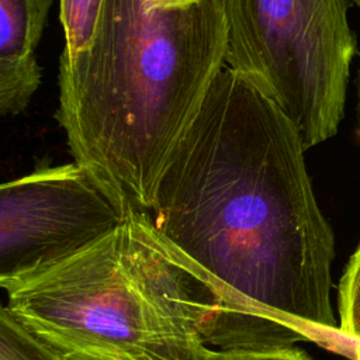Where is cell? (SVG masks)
Masks as SVG:
<instances>
[{"mask_svg":"<svg viewBox=\"0 0 360 360\" xmlns=\"http://www.w3.org/2000/svg\"><path fill=\"white\" fill-rule=\"evenodd\" d=\"M294 122L224 66L174 148L148 215L207 288V345L273 349L339 336L333 231Z\"/></svg>","mask_w":360,"mask_h":360,"instance_id":"1","label":"cell"},{"mask_svg":"<svg viewBox=\"0 0 360 360\" xmlns=\"http://www.w3.org/2000/svg\"><path fill=\"white\" fill-rule=\"evenodd\" d=\"M201 0H148L150 7L158 8H180V7H188L191 4H195Z\"/></svg>","mask_w":360,"mask_h":360,"instance_id":"11","label":"cell"},{"mask_svg":"<svg viewBox=\"0 0 360 360\" xmlns=\"http://www.w3.org/2000/svg\"><path fill=\"white\" fill-rule=\"evenodd\" d=\"M132 215L86 166L39 163L0 187V285L75 256Z\"/></svg>","mask_w":360,"mask_h":360,"instance_id":"5","label":"cell"},{"mask_svg":"<svg viewBox=\"0 0 360 360\" xmlns=\"http://www.w3.org/2000/svg\"><path fill=\"white\" fill-rule=\"evenodd\" d=\"M103 0H59V18L65 46L59 58V75L70 72L90 51Z\"/></svg>","mask_w":360,"mask_h":360,"instance_id":"7","label":"cell"},{"mask_svg":"<svg viewBox=\"0 0 360 360\" xmlns=\"http://www.w3.org/2000/svg\"><path fill=\"white\" fill-rule=\"evenodd\" d=\"M352 357H353L354 360H360V346H354V347L352 349Z\"/></svg>","mask_w":360,"mask_h":360,"instance_id":"12","label":"cell"},{"mask_svg":"<svg viewBox=\"0 0 360 360\" xmlns=\"http://www.w3.org/2000/svg\"><path fill=\"white\" fill-rule=\"evenodd\" d=\"M225 66L297 127L305 149L335 136L357 52L349 0H221Z\"/></svg>","mask_w":360,"mask_h":360,"instance_id":"4","label":"cell"},{"mask_svg":"<svg viewBox=\"0 0 360 360\" xmlns=\"http://www.w3.org/2000/svg\"><path fill=\"white\" fill-rule=\"evenodd\" d=\"M339 336L360 346V242L338 285Z\"/></svg>","mask_w":360,"mask_h":360,"instance_id":"8","label":"cell"},{"mask_svg":"<svg viewBox=\"0 0 360 360\" xmlns=\"http://www.w3.org/2000/svg\"><path fill=\"white\" fill-rule=\"evenodd\" d=\"M349 1H352V3H354L359 8H360V0H349Z\"/></svg>","mask_w":360,"mask_h":360,"instance_id":"14","label":"cell"},{"mask_svg":"<svg viewBox=\"0 0 360 360\" xmlns=\"http://www.w3.org/2000/svg\"><path fill=\"white\" fill-rule=\"evenodd\" d=\"M6 291L8 314L65 360H208L214 352L208 291L148 214Z\"/></svg>","mask_w":360,"mask_h":360,"instance_id":"3","label":"cell"},{"mask_svg":"<svg viewBox=\"0 0 360 360\" xmlns=\"http://www.w3.org/2000/svg\"><path fill=\"white\" fill-rule=\"evenodd\" d=\"M359 121H360V70H359Z\"/></svg>","mask_w":360,"mask_h":360,"instance_id":"13","label":"cell"},{"mask_svg":"<svg viewBox=\"0 0 360 360\" xmlns=\"http://www.w3.org/2000/svg\"><path fill=\"white\" fill-rule=\"evenodd\" d=\"M0 360H65L20 325L3 305L0 309Z\"/></svg>","mask_w":360,"mask_h":360,"instance_id":"9","label":"cell"},{"mask_svg":"<svg viewBox=\"0 0 360 360\" xmlns=\"http://www.w3.org/2000/svg\"><path fill=\"white\" fill-rule=\"evenodd\" d=\"M208 360H314L308 353L295 347L273 349H239V350H214Z\"/></svg>","mask_w":360,"mask_h":360,"instance_id":"10","label":"cell"},{"mask_svg":"<svg viewBox=\"0 0 360 360\" xmlns=\"http://www.w3.org/2000/svg\"><path fill=\"white\" fill-rule=\"evenodd\" d=\"M53 0H0V112L21 114L42 82L35 51Z\"/></svg>","mask_w":360,"mask_h":360,"instance_id":"6","label":"cell"},{"mask_svg":"<svg viewBox=\"0 0 360 360\" xmlns=\"http://www.w3.org/2000/svg\"><path fill=\"white\" fill-rule=\"evenodd\" d=\"M221 0L158 8L103 0L93 45L58 76L56 121L75 162L134 214H148L160 176L225 66Z\"/></svg>","mask_w":360,"mask_h":360,"instance_id":"2","label":"cell"}]
</instances>
